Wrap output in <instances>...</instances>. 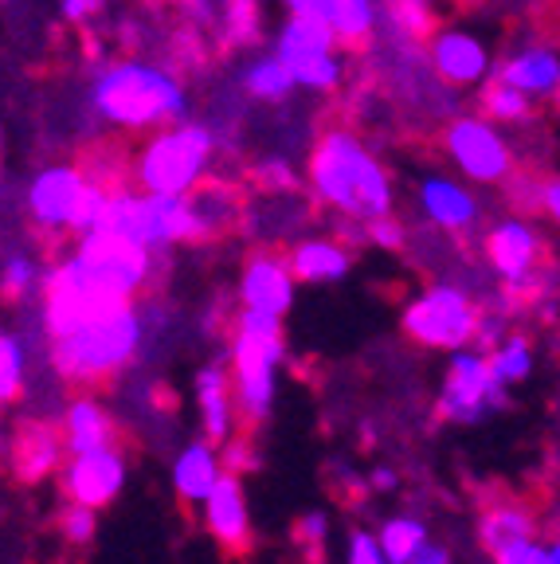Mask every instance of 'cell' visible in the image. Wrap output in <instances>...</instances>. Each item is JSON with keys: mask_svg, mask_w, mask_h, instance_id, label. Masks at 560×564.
<instances>
[{"mask_svg": "<svg viewBox=\"0 0 560 564\" xmlns=\"http://www.w3.org/2000/svg\"><path fill=\"white\" fill-rule=\"evenodd\" d=\"M0 4H4V0H0Z\"/></svg>", "mask_w": 560, "mask_h": 564, "instance_id": "cell-47", "label": "cell"}, {"mask_svg": "<svg viewBox=\"0 0 560 564\" xmlns=\"http://www.w3.org/2000/svg\"><path fill=\"white\" fill-rule=\"evenodd\" d=\"M365 239L380 251H400L408 243V228H403L396 216H380V220H368L365 224Z\"/></svg>", "mask_w": 560, "mask_h": 564, "instance_id": "cell-37", "label": "cell"}, {"mask_svg": "<svg viewBox=\"0 0 560 564\" xmlns=\"http://www.w3.org/2000/svg\"><path fill=\"white\" fill-rule=\"evenodd\" d=\"M95 185L83 161H47L24 181V212L40 236H71L79 231L83 204Z\"/></svg>", "mask_w": 560, "mask_h": 564, "instance_id": "cell-9", "label": "cell"}, {"mask_svg": "<svg viewBox=\"0 0 560 564\" xmlns=\"http://www.w3.org/2000/svg\"><path fill=\"white\" fill-rule=\"evenodd\" d=\"M494 564H552V553H549V545L526 538V541H514V545L498 549Z\"/></svg>", "mask_w": 560, "mask_h": 564, "instance_id": "cell-38", "label": "cell"}, {"mask_svg": "<svg viewBox=\"0 0 560 564\" xmlns=\"http://www.w3.org/2000/svg\"><path fill=\"white\" fill-rule=\"evenodd\" d=\"M486 267L506 282L509 294H529L537 286V267L545 259V243L537 228L521 216H506L482 236Z\"/></svg>", "mask_w": 560, "mask_h": 564, "instance_id": "cell-12", "label": "cell"}, {"mask_svg": "<svg viewBox=\"0 0 560 564\" xmlns=\"http://www.w3.org/2000/svg\"><path fill=\"white\" fill-rule=\"evenodd\" d=\"M282 361H287L282 317L259 314V310H236L228 329V372L244 427H259L271 420L274 400H279Z\"/></svg>", "mask_w": 560, "mask_h": 564, "instance_id": "cell-4", "label": "cell"}, {"mask_svg": "<svg viewBox=\"0 0 560 564\" xmlns=\"http://www.w3.org/2000/svg\"><path fill=\"white\" fill-rule=\"evenodd\" d=\"M428 538H431V533H428V525H423L420 518H388L385 525H380V533H377L380 549H385V556L392 564H408L416 556V549H420Z\"/></svg>", "mask_w": 560, "mask_h": 564, "instance_id": "cell-32", "label": "cell"}, {"mask_svg": "<svg viewBox=\"0 0 560 564\" xmlns=\"http://www.w3.org/2000/svg\"><path fill=\"white\" fill-rule=\"evenodd\" d=\"M60 432L67 443V455H83V451L115 447L118 443V423L110 408L95 397V392H79L60 415Z\"/></svg>", "mask_w": 560, "mask_h": 564, "instance_id": "cell-22", "label": "cell"}, {"mask_svg": "<svg viewBox=\"0 0 560 564\" xmlns=\"http://www.w3.org/2000/svg\"><path fill=\"white\" fill-rule=\"evenodd\" d=\"M196 408H201V432L204 440H212L216 447L231 443L239 423V408H236V388H231V372L228 365L208 361L196 372Z\"/></svg>", "mask_w": 560, "mask_h": 564, "instance_id": "cell-19", "label": "cell"}, {"mask_svg": "<svg viewBox=\"0 0 560 564\" xmlns=\"http://www.w3.org/2000/svg\"><path fill=\"white\" fill-rule=\"evenodd\" d=\"M416 204H420L423 220L439 231H451V236H466V231L478 228L482 220V204L463 181L443 173H428L416 185Z\"/></svg>", "mask_w": 560, "mask_h": 564, "instance_id": "cell-18", "label": "cell"}, {"mask_svg": "<svg viewBox=\"0 0 560 564\" xmlns=\"http://www.w3.org/2000/svg\"><path fill=\"white\" fill-rule=\"evenodd\" d=\"M236 79H239V90H244L247 98H255V102H263V106L290 102V95L298 90L294 75L282 67V59L271 52V47H267V52L247 55V59L239 63Z\"/></svg>", "mask_w": 560, "mask_h": 564, "instance_id": "cell-25", "label": "cell"}, {"mask_svg": "<svg viewBox=\"0 0 560 564\" xmlns=\"http://www.w3.org/2000/svg\"><path fill=\"white\" fill-rule=\"evenodd\" d=\"M408 564H455V561H451V549H446L443 541H431L428 538L420 549H416V556Z\"/></svg>", "mask_w": 560, "mask_h": 564, "instance_id": "cell-42", "label": "cell"}, {"mask_svg": "<svg viewBox=\"0 0 560 564\" xmlns=\"http://www.w3.org/2000/svg\"><path fill=\"white\" fill-rule=\"evenodd\" d=\"M290 271H294L298 286H330V282H342L345 274L357 263V251H353L345 239L333 236H302L287 251Z\"/></svg>", "mask_w": 560, "mask_h": 564, "instance_id": "cell-20", "label": "cell"}, {"mask_svg": "<svg viewBox=\"0 0 560 564\" xmlns=\"http://www.w3.org/2000/svg\"><path fill=\"white\" fill-rule=\"evenodd\" d=\"M549 553H552V564H560V538H557V541H552V545H549Z\"/></svg>", "mask_w": 560, "mask_h": 564, "instance_id": "cell-45", "label": "cell"}, {"mask_svg": "<svg viewBox=\"0 0 560 564\" xmlns=\"http://www.w3.org/2000/svg\"><path fill=\"white\" fill-rule=\"evenodd\" d=\"M325 538H330V518H325L322 510H310V513H302V518H298L294 541H298V549H302V553L322 556Z\"/></svg>", "mask_w": 560, "mask_h": 564, "instance_id": "cell-36", "label": "cell"}, {"mask_svg": "<svg viewBox=\"0 0 560 564\" xmlns=\"http://www.w3.org/2000/svg\"><path fill=\"white\" fill-rule=\"evenodd\" d=\"M271 52L282 59V67L294 75L298 90L310 95H333L345 83V47L330 32L322 17L310 12H287L282 24L271 35Z\"/></svg>", "mask_w": 560, "mask_h": 564, "instance_id": "cell-7", "label": "cell"}, {"mask_svg": "<svg viewBox=\"0 0 560 564\" xmlns=\"http://www.w3.org/2000/svg\"><path fill=\"white\" fill-rule=\"evenodd\" d=\"M28 388V341L12 329H0V408L17 404Z\"/></svg>", "mask_w": 560, "mask_h": 564, "instance_id": "cell-30", "label": "cell"}, {"mask_svg": "<svg viewBox=\"0 0 560 564\" xmlns=\"http://www.w3.org/2000/svg\"><path fill=\"white\" fill-rule=\"evenodd\" d=\"M541 212L560 228V176H545L541 181Z\"/></svg>", "mask_w": 560, "mask_h": 564, "instance_id": "cell-41", "label": "cell"}, {"mask_svg": "<svg viewBox=\"0 0 560 564\" xmlns=\"http://www.w3.org/2000/svg\"><path fill=\"white\" fill-rule=\"evenodd\" d=\"M298 279L290 271V259L274 247H255L244 259L236 279V302L239 310H259V314L287 317L294 306Z\"/></svg>", "mask_w": 560, "mask_h": 564, "instance_id": "cell-15", "label": "cell"}, {"mask_svg": "<svg viewBox=\"0 0 560 564\" xmlns=\"http://www.w3.org/2000/svg\"><path fill=\"white\" fill-rule=\"evenodd\" d=\"M494 75L514 83L517 90H526L529 98H552L560 106V55L541 44H529L521 52L506 55L494 67Z\"/></svg>", "mask_w": 560, "mask_h": 564, "instance_id": "cell-23", "label": "cell"}, {"mask_svg": "<svg viewBox=\"0 0 560 564\" xmlns=\"http://www.w3.org/2000/svg\"><path fill=\"white\" fill-rule=\"evenodd\" d=\"M537 533V521H534V510L526 506H514V502H502V506H491V510L478 518V541L486 553H498V549L514 545V541H526Z\"/></svg>", "mask_w": 560, "mask_h": 564, "instance_id": "cell-27", "label": "cell"}, {"mask_svg": "<svg viewBox=\"0 0 560 564\" xmlns=\"http://www.w3.org/2000/svg\"><path fill=\"white\" fill-rule=\"evenodd\" d=\"M306 181L317 208L345 224H368L396 212V181L353 126H325L306 153Z\"/></svg>", "mask_w": 560, "mask_h": 564, "instance_id": "cell-1", "label": "cell"}, {"mask_svg": "<svg viewBox=\"0 0 560 564\" xmlns=\"http://www.w3.org/2000/svg\"><path fill=\"white\" fill-rule=\"evenodd\" d=\"M83 279L95 286L98 299L106 302H138L153 282L158 271V251H149L146 243L130 236H118L110 228H90L75 236L67 251Z\"/></svg>", "mask_w": 560, "mask_h": 564, "instance_id": "cell-6", "label": "cell"}, {"mask_svg": "<svg viewBox=\"0 0 560 564\" xmlns=\"http://www.w3.org/2000/svg\"><path fill=\"white\" fill-rule=\"evenodd\" d=\"M345 564H392L380 549V541L365 529H357L349 538V553H345Z\"/></svg>", "mask_w": 560, "mask_h": 564, "instance_id": "cell-39", "label": "cell"}, {"mask_svg": "<svg viewBox=\"0 0 560 564\" xmlns=\"http://www.w3.org/2000/svg\"><path fill=\"white\" fill-rule=\"evenodd\" d=\"M95 529H98V510H90V506L67 502V510L60 513V533L71 545H90Z\"/></svg>", "mask_w": 560, "mask_h": 564, "instance_id": "cell-34", "label": "cell"}, {"mask_svg": "<svg viewBox=\"0 0 560 564\" xmlns=\"http://www.w3.org/2000/svg\"><path fill=\"white\" fill-rule=\"evenodd\" d=\"M526 4H545V0H526Z\"/></svg>", "mask_w": 560, "mask_h": 564, "instance_id": "cell-46", "label": "cell"}, {"mask_svg": "<svg viewBox=\"0 0 560 564\" xmlns=\"http://www.w3.org/2000/svg\"><path fill=\"white\" fill-rule=\"evenodd\" d=\"M55 9H60V17L67 20V24L83 28V24H90V20L98 17L103 0H55Z\"/></svg>", "mask_w": 560, "mask_h": 564, "instance_id": "cell-40", "label": "cell"}, {"mask_svg": "<svg viewBox=\"0 0 560 564\" xmlns=\"http://www.w3.org/2000/svg\"><path fill=\"white\" fill-rule=\"evenodd\" d=\"M494 408H506V384L494 377L491 357L478 345H466V349L451 352L435 412L451 423H478Z\"/></svg>", "mask_w": 560, "mask_h": 564, "instance_id": "cell-11", "label": "cell"}, {"mask_svg": "<svg viewBox=\"0 0 560 564\" xmlns=\"http://www.w3.org/2000/svg\"><path fill=\"white\" fill-rule=\"evenodd\" d=\"M478 102H482V115L494 118L498 126H517L534 115V98L526 90H517L514 83L498 79V75H491V79L482 83Z\"/></svg>", "mask_w": 560, "mask_h": 564, "instance_id": "cell-28", "label": "cell"}, {"mask_svg": "<svg viewBox=\"0 0 560 564\" xmlns=\"http://www.w3.org/2000/svg\"><path fill=\"white\" fill-rule=\"evenodd\" d=\"M255 181L267 188V196L294 193V188H298V173L290 169V161H282V158L259 161V165H255Z\"/></svg>", "mask_w": 560, "mask_h": 564, "instance_id": "cell-35", "label": "cell"}, {"mask_svg": "<svg viewBox=\"0 0 560 564\" xmlns=\"http://www.w3.org/2000/svg\"><path fill=\"white\" fill-rule=\"evenodd\" d=\"M428 63L435 70V79L443 83L446 90H471V87H482V83L494 75V55H491V44L482 40L478 32L471 28H435L428 44Z\"/></svg>", "mask_w": 560, "mask_h": 564, "instance_id": "cell-14", "label": "cell"}, {"mask_svg": "<svg viewBox=\"0 0 560 564\" xmlns=\"http://www.w3.org/2000/svg\"><path fill=\"white\" fill-rule=\"evenodd\" d=\"M67 458V443H63L60 423L52 420H24L9 440V467L17 482L35 486L44 478H55Z\"/></svg>", "mask_w": 560, "mask_h": 564, "instance_id": "cell-17", "label": "cell"}, {"mask_svg": "<svg viewBox=\"0 0 560 564\" xmlns=\"http://www.w3.org/2000/svg\"><path fill=\"white\" fill-rule=\"evenodd\" d=\"M282 12H310V17H322V9L330 0H274Z\"/></svg>", "mask_w": 560, "mask_h": 564, "instance_id": "cell-43", "label": "cell"}, {"mask_svg": "<svg viewBox=\"0 0 560 564\" xmlns=\"http://www.w3.org/2000/svg\"><path fill=\"white\" fill-rule=\"evenodd\" d=\"M439 28L435 0H380V32L392 44H428Z\"/></svg>", "mask_w": 560, "mask_h": 564, "instance_id": "cell-26", "label": "cell"}, {"mask_svg": "<svg viewBox=\"0 0 560 564\" xmlns=\"http://www.w3.org/2000/svg\"><path fill=\"white\" fill-rule=\"evenodd\" d=\"M439 145L446 161L474 185H506L517 173L514 145L506 141L502 126L486 115H455L439 130Z\"/></svg>", "mask_w": 560, "mask_h": 564, "instance_id": "cell-10", "label": "cell"}, {"mask_svg": "<svg viewBox=\"0 0 560 564\" xmlns=\"http://www.w3.org/2000/svg\"><path fill=\"white\" fill-rule=\"evenodd\" d=\"M204 533L216 541L224 553L244 556L251 553V506H247L244 475L236 470H224L216 482V490L204 498L201 506Z\"/></svg>", "mask_w": 560, "mask_h": 564, "instance_id": "cell-16", "label": "cell"}, {"mask_svg": "<svg viewBox=\"0 0 560 564\" xmlns=\"http://www.w3.org/2000/svg\"><path fill=\"white\" fill-rule=\"evenodd\" d=\"M126 475H130V463H126V451L115 443V447H98L63 458L60 490L67 502L106 510L126 490Z\"/></svg>", "mask_w": 560, "mask_h": 564, "instance_id": "cell-13", "label": "cell"}, {"mask_svg": "<svg viewBox=\"0 0 560 564\" xmlns=\"http://www.w3.org/2000/svg\"><path fill=\"white\" fill-rule=\"evenodd\" d=\"M219 138L208 122L181 118L161 130L146 133L130 158V185L141 193L189 196L212 176Z\"/></svg>", "mask_w": 560, "mask_h": 564, "instance_id": "cell-5", "label": "cell"}, {"mask_svg": "<svg viewBox=\"0 0 560 564\" xmlns=\"http://www.w3.org/2000/svg\"><path fill=\"white\" fill-rule=\"evenodd\" d=\"M482 310L455 282H431L400 310L403 337L431 352H459L474 345Z\"/></svg>", "mask_w": 560, "mask_h": 564, "instance_id": "cell-8", "label": "cell"}, {"mask_svg": "<svg viewBox=\"0 0 560 564\" xmlns=\"http://www.w3.org/2000/svg\"><path fill=\"white\" fill-rule=\"evenodd\" d=\"M228 9L219 17V28H224V40L239 47L259 44V24H263V9L259 0H224Z\"/></svg>", "mask_w": 560, "mask_h": 564, "instance_id": "cell-33", "label": "cell"}, {"mask_svg": "<svg viewBox=\"0 0 560 564\" xmlns=\"http://www.w3.org/2000/svg\"><path fill=\"white\" fill-rule=\"evenodd\" d=\"M44 271L40 259L32 251H9V256L0 259V299L4 302H24L32 294H40V282H44Z\"/></svg>", "mask_w": 560, "mask_h": 564, "instance_id": "cell-29", "label": "cell"}, {"mask_svg": "<svg viewBox=\"0 0 560 564\" xmlns=\"http://www.w3.org/2000/svg\"><path fill=\"white\" fill-rule=\"evenodd\" d=\"M224 447L212 440H193L189 447L176 451L173 458V494L181 506H204L212 490H216L219 475H224Z\"/></svg>", "mask_w": 560, "mask_h": 564, "instance_id": "cell-21", "label": "cell"}, {"mask_svg": "<svg viewBox=\"0 0 560 564\" xmlns=\"http://www.w3.org/2000/svg\"><path fill=\"white\" fill-rule=\"evenodd\" d=\"M146 345V314L138 302H118L103 310L67 337L47 341V357L63 384L75 388H98L122 377L138 361Z\"/></svg>", "mask_w": 560, "mask_h": 564, "instance_id": "cell-3", "label": "cell"}, {"mask_svg": "<svg viewBox=\"0 0 560 564\" xmlns=\"http://www.w3.org/2000/svg\"><path fill=\"white\" fill-rule=\"evenodd\" d=\"M486 357H491L494 377H498L506 388L521 384V380L534 372V349H529V337H521V334H506Z\"/></svg>", "mask_w": 560, "mask_h": 564, "instance_id": "cell-31", "label": "cell"}, {"mask_svg": "<svg viewBox=\"0 0 560 564\" xmlns=\"http://www.w3.org/2000/svg\"><path fill=\"white\" fill-rule=\"evenodd\" d=\"M373 486H377V490H392L396 486V475L388 467H377L373 470Z\"/></svg>", "mask_w": 560, "mask_h": 564, "instance_id": "cell-44", "label": "cell"}, {"mask_svg": "<svg viewBox=\"0 0 560 564\" xmlns=\"http://www.w3.org/2000/svg\"><path fill=\"white\" fill-rule=\"evenodd\" d=\"M87 110L118 133H153L189 118V87L169 63L149 55H118L95 67L87 83Z\"/></svg>", "mask_w": 560, "mask_h": 564, "instance_id": "cell-2", "label": "cell"}, {"mask_svg": "<svg viewBox=\"0 0 560 564\" xmlns=\"http://www.w3.org/2000/svg\"><path fill=\"white\" fill-rule=\"evenodd\" d=\"M322 20L345 52H365L380 35V0H330Z\"/></svg>", "mask_w": 560, "mask_h": 564, "instance_id": "cell-24", "label": "cell"}]
</instances>
